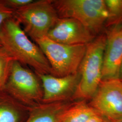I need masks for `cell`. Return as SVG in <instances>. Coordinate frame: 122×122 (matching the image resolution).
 Wrapping results in <instances>:
<instances>
[{"label": "cell", "mask_w": 122, "mask_h": 122, "mask_svg": "<svg viewBox=\"0 0 122 122\" xmlns=\"http://www.w3.org/2000/svg\"><path fill=\"white\" fill-rule=\"evenodd\" d=\"M0 41L15 61L31 67L36 73L51 74L50 65L41 49L31 41L13 17L6 20L2 24Z\"/></svg>", "instance_id": "1"}, {"label": "cell", "mask_w": 122, "mask_h": 122, "mask_svg": "<svg viewBox=\"0 0 122 122\" xmlns=\"http://www.w3.org/2000/svg\"><path fill=\"white\" fill-rule=\"evenodd\" d=\"M107 35H99L86 44V51L79 68V80L73 98L92 99L102 81V69Z\"/></svg>", "instance_id": "2"}, {"label": "cell", "mask_w": 122, "mask_h": 122, "mask_svg": "<svg viewBox=\"0 0 122 122\" xmlns=\"http://www.w3.org/2000/svg\"><path fill=\"white\" fill-rule=\"evenodd\" d=\"M52 2L59 18L77 20L95 36L108 17L104 0H52Z\"/></svg>", "instance_id": "3"}, {"label": "cell", "mask_w": 122, "mask_h": 122, "mask_svg": "<svg viewBox=\"0 0 122 122\" xmlns=\"http://www.w3.org/2000/svg\"><path fill=\"white\" fill-rule=\"evenodd\" d=\"M35 41L48 61L52 70L51 75L63 77L78 72L86 45L60 44L47 36Z\"/></svg>", "instance_id": "4"}, {"label": "cell", "mask_w": 122, "mask_h": 122, "mask_svg": "<svg viewBox=\"0 0 122 122\" xmlns=\"http://www.w3.org/2000/svg\"><path fill=\"white\" fill-rule=\"evenodd\" d=\"M13 17L34 41L47 36L59 18L52 0H35L14 11Z\"/></svg>", "instance_id": "5"}, {"label": "cell", "mask_w": 122, "mask_h": 122, "mask_svg": "<svg viewBox=\"0 0 122 122\" xmlns=\"http://www.w3.org/2000/svg\"><path fill=\"white\" fill-rule=\"evenodd\" d=\"M40 81L36 73L14 60L3 91L18 102L34 105L42 100L43 92Z\"/></svg>", "instance_id": "6"}, {"label": "cell", "mask_w": 122, "mask_h": 122, "mask_svg": "<svg viewBox=\"0 0 122 122\" xmlns=\"http://www.w3.org/2000/svg\"><path fill=\"white\" fill-rule=\"evenodd\" d=\"M89 105L103 117L122 119V81L113 79L102 81Z\"/></svg>", "instance_id": "7"}, {"label": "cell", "mask_w": 122, "mask_h": 122, "mask_svg": "<svg viewBox=\"0 0 122 122\" xmlns=\"http://www.w3.org/2000/svg\"><path fill=\"white\" fill-rule=\"evenodd\" d=\"M35 73L42 84L44 104L63 102L73 97L79 80L78 72L63 77Z\"/></svg>", "instance_id": "8"}, {"label": "cell", "mask_w": 122, "mask_h": 122, "mask_svg": "<svg viewBox=\"0 0 122 122\" xmlns=\"http://www.w3.org/2000/svg\"><path fill=\"white\" fill-rule=\"evenodd\" d=\"M47 37L60 44L86 45L96 36L77 20L65 18H59Z\"/></svg>", "instance_id": "9"}, {"label": "cell", "mask_w": 122, "mask_h": 122, "mask_svg": "<svg viewBox=\"0 0 122 122\" xmlns=\"http://www.w3.org/2000/svg\"><path fill=\"white\" fill-rule=\"evenodd\" d=\"M106 35L102 81L118 78L122 61V26L115 27Z\"/></svg>", "instance_id": "10"}, {"label": "cell", "mask_w": 122, "mask_h": 122, "mask_svg": "<svg viewBox=\"0 0 122 122\" xmlns=\"http://www.w3.org/2000/svg\"><path fill=\"white\" fill-rule=\"evenodd\" d=\"M69 105L63 101L38 105L25 122H58L61 113Z\"/></svg>", "instance_id": "11"}, {"label": "cell", "mask_w": 122, "mask_h": 122, "mask_svg": "<svg viewBox=\"0 0 122 122\" xmlns=\"http://www.w3.org/2000/svg\"><path fill=\"white\" fill-rule=\"evenodd\" d=\"M98 113L84 101L70 104L61 113L58 122H87Z\"/></svg>", "instance_id": "12"}, {"label": "cell", "mask_w": 122, "mask_h": 122, "mask_svg": "<svg viewBox=\"0 0 122 122\" xmlns=\"http://www.w3.org/2000/svg\"><path fill=\"white\" fill-rule=\"evenodd\" d=\"M15 100L4 91H0V122H18L19 114Z\"/></svg>", "instance_id": "13"}, {"label": "cell", "mask_w": 122, "mask_h": 122, "mask_svg": "<svg viewBox=\"0 0 122 122\" xmlns=\"http://www.w3.org/2000/svg\"><path fill=\"white\" fill-rule=\"evenodd\" d=\"M105 2L108 13L105 25H118L122 21V0H105Z\"/></svg>", "instance_id": "14"}, {"label": "cell", "mask_w": 122, "mask_h": 122, "mask_svg": "<svg viewBox=\"0 0 122 122\" xmlns=\"http://www.w3.org/2000/svg\"><path fill=\"white\" fill-rule=\"evenodd\" d=\"M14 59L4 48L0 47V91H2L8 80Z\"/></svg>", "instance_id": "15"}, {"label": "cell", "mask_w": 122, "mask_h": 122, "mask_svg": "<svg viewBox=\"0 0 122 122\" xmlns=\"http://www.w3.org/2000/svg\"><path fill=\"white\" fill-rule=\"evenodd\" d=\"M8 8L15 11L33 2L34 0H3Z\"/></svg>", "instance_id": "16"}, {"label": "cell", "mask_w": 122, "mask_h": 122, "mask_svg": "<svg viewBox=\"0 0 122 122\" xmlns=\"http://www.w3.org/2000/svg\"><path fill=\"white\" fill-rule=\"evenodd\" d=\"M14 12V10L5 4L3 0H0V30L3 22L6 20L13 17Z\"/></svg>", "instance_id": "17"}, {"label": "cell", "mask_w": 122, "mask_h": 122, "mask_svg": "<svg viewBox=\"0 0 122 122\" xmlns=\"http://www.w3.org/2000/svg\"><path fill=\"white\" fill-rule=\"evenodd\" d=\"M103 121L104 117L99 113H98L92 117L87 122H103Z\"/></svg>", "instance_id": "18"}, {"label": "cell", "mask_w": 122, "mask_h": 122, "mask_svg": "<svg viewBox=\"0 0 122 122\" xmlns=\"http://www.w3.org/2000/svg\"><path fill=\"white\" fill-rule=\"evenodd\" d=\"M118 79L122 81V61L121 66L120 67V69L119 71V75H118Z\"/></svg>", "instance_id": "19"}, {"label": "cell", "mask_w": 122, "mask_h": 122, "mask_svg": "<svg viewBox=\"0 0 122 122\" xmlns=\"http://www.w3.org/2000/svg\"><path fill=\"white\" fill-rule=\"evenodd\" d=\"M110 120L111 122H122V119H118V120Z\"/></svg>", "instance_id": "20"}, {"label": "cell", "mask_w": 122, "mask_h": 122, "mask_svg": "<svg viewBox=\"0 0 122 122\" xmlns=\"http://www.w3.org/2000/svg\"><path fill=\"white\" fill-rule=\"evenodd\" d=\"M103 122H111V121L109 119L104 117V121H103Z\"/></svg>", "instance_id": "21"}, {"label": "cell", "mask_w": 122, "mask_h": 122, "mask_svg": "<svg viewBox=\"0 0 122 122\" xmlns=\"http://www.w3.org/2000/svg\"><path fill=\"white\" fill-rule=\"evenodd\" d=\"M1 46H2V45H1V44L0 41V47H1Z\"/></svg>", "instance_id": "22"}]
</instances>
